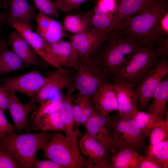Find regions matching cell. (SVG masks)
<instances>
[{
    "label": "cell",
    "mask_w": 168,
    "mask_h": 168,
    "mask_svg": "<svg viewBox=\"0 0 168 168\" xmlns=\"http://www.w3.org/2000/svg\"><path fill=\"white\" fill-rule=\"evenodd\" d=\"M147 157L161 168H168V139L148 147Z\"/></svg>",
    "instance_id": "29"
},
{
    "label": "cell",
    "mask_w": 168,
    "mask_h": 168,
    "mask_svg": "<svg viewBox=\"0 0 168 168\" xmlns=\"http://www.w3.org/2000/svg\"><path fill=\"white\" fill-rule=\"evenodd\" d=\"M168 74L167 58H161L147 76L133 89L138 97L140 108L145 110L163 79Z\"/></svg>",
    "instance_id": "8"
},
{
    "label": "cell",
    "mask_w": 168,
    "mask_h": 168,
    "mask_svg": "<svg viewBox=\"0 0 168 168\" xmlns=\"http://www.w3.org/2000/svg\"><path fill=\"white\" fill-rule=\"evenodd\" d=\"M62 97L55 99H48L40 105L34 111L32 117L34 125L42 116L59 111Z\"/></svg>",
    "instance_id": "30"
},
{
    "label": "cell",
    "mask_w": 168,
    "mask_h": 168,
    "mask_svg": "<svg viewBox=\"0 0 168 168\" xmlns=\"http://www.w3.org/2000/svg\"><path fill=\"white\" fill-rule=\"evenodd\" d=\"M9 11L7 15L10 26L16 23L34 29L33 21L36 14L35 6L31 5L27 0H9Z\"/></svg>",
    "instance_id": "17"
},
{
    "label": "cell",
    "mask_w": 168,
    "mask_h": 168,
    "mask_svg": "<svg viewBox=\"0 0 168 168\" xmlns=\"http://www.w3.org/2000/svg\"><path fill=\"white\" fill-rule=\"evenodd\" d=\"M75 90L71 86L67 93L62 97L59 111L64 124L66 137L68 138L77 137L80 135L79 131H73L74 124L72 94Z\"/></svg>",
    "instance_id": "23"
},
{
    "label": "cell",
    "mask_w": 168,
    "mask_h": 168,
    "mask_svg": "<svg viewBox=\"0 0 168 168\" xmlns=\"http://www.w3.org/2000/svg\"><path fill=\"white\" fill-rule=\"evenodd\" d=\"M49 44L61 67H66L75 68L78 57L70 41L61 40Z\"/></svg>",
    "instance_id": "21"
},
{
    "label": "cell",
    "mask_w": 168,
    "mask_h": 168,
    "mask_svg": "<svg viewBox=\"0 0 168 168\" xmlns=\"http://www.w3.org/2000/svg\"><path fill=\"white\" fill-rule=\"evenodd\" d=\"M113 154L108 168H137L142 157L134 149L127 147L121 148Z\"/></svg>",
    "instance_id": "24"
},
{
    "label": "cell",
    "mask_w": 168,
    "mask_h": 168,
    "mask_svg": "<svg viewBox=\"0 0 168 168\" xmlns=\"http://www.w3.org/2000/svg\"><path fill=\"white\" fill-rule=\"evenodd\" d=\"M16 30L21 34L36 53L45 62L56 69L63 70L59 65L49 44L32 29L25 25L12 24Z\"/></svg>",
    "instance_id": "11"
},
{
    "label": "cell",
    "mask_w": 168,
    "mask_h": 168,
    "mask_svg": "<svg viewBox=\"0 0 168 168\" xmlns=\"http://www.w3.org/2000/svg\"><path fill=\"white\" fill-rule=\"evenodd\" d=\"M109 33L93 28L87 32L68 35L67 37L72 44L78 58L86 60L90 58L108 40Z\"/></svg>",
    "instance_id": "9"
},
{
    "label": "cell",
    "mask_w": 168,
    "mask_h": 168,
    "mask_svg": "<svg viewBox=\"0 0 168 168\" xmlns=\"http://www.w3.org/2000/svg\"><path fill=\"white\" fill-rule=\"evenodd\" d=\"M36 8L46 15L57 17L58 16L57 8L51 0H33Z\"/></svg>",
    "instance_id": "36"
},
{
    "label": "cell",
    "mask_w": 168,
    "mask_h": 168,
    "mask_svg": "<svg viewBox=\"0 0 168 168\" xmlns=\"http://www.w3.org/2000/svg\"><path fill=\"white\" fill-rule=\"evenodd\" d=\"M4 112L0 109V140L15 130L13 126L7 120Z\"/></svg>",
    "instance_id": "39"
},
{
    "label": "cell",
    "mask_w": 168,
    "mask_h": 168,
    "mask_svg": "<svg viewBox=\"0 0 168 168\" xmlns=\"http://www.w3.org/2000/svg\"><path fill=\"white\" fill-rule=\"evenodd\" d=\"M91 58L96 63L108 81L113 80L133 55L142 47L116 30L109 33L108 40Z\"/></svg>",
    "instance_id": "2"
},
{
    "label": "cell",
    "mask_w": 168,
    "mask_h": 168,
    "mask_svg": "<svg viewBox=\"0 0 168 168\" xmlns=\"http://www.w3.org/2000/svg\"><path fill=\"white\" fill-rule=\"evenodd\" d=\"M8 44L12 51L24 62L29 65H41L40 59L42 58L17 31H11L8 36Z\"/></svg>",
    "instance_id": "18"
},
{
    "label": "cell",
    "mask_w": 168,
    "mask_h": 168,
    "mask_svg": "<svg viewBox=\"0 0 168 168\" xmlns=\"http://www.w3.org/2000/svg\"><path fill=\"white\" fill-rule=\"evenodd\" d=\"M4 24L10 26L8 20L7 14L0 13V32L1 31V26Z\"/></svg>",
    "instance_id": "45"
},
{
    "label": "cell",
    "mask_w": 168,
    "mask_h": 168,
    "mask_svg": "<svg viewBox=\"0 0 168 168\" xmlns=\"http://www.w3.org/2000/svg\"><path fill=\"white\" fill-rule=\"evenodd\" d=\"M159 26L161 30L165 35L168 34V11L161 18L159 21Z\"/></svg>",
    "instance_id": "44"
},
{
    "label": "cell",
    "mask_w": 168,
    "mask_h": 168,
    "mask_svg": "<svg viewBox=\"0 0 168 168\" xmlns=\"http://www.w3.org/2000/svg\"><path fill=\"white\" fill-rule=\"evenodd\" d=\"M42 150L44 158L64 168H91L94 164L85 159L79 152L77 137L67 138L61 133H55Z\"/></svg>",
    "instance_id": "4"
},
{
    "label": "cell",
    "mask_w": 168,
    "mask_h": 168,
    "mask_svg": "<svg viewBox=\"0 0 168 168\" xmlns=\"http://www.w3.org/2000/svg\"><path fill=\"white\" fill-rule=\"evenodd\" d=\"M10 91V100L8 110L17 129L24 130L29 133L30 130L28 121V117L32 111L38 108L36 103L30 100L23 104L18 99L16 93Z\"/></svg>",
    "instance_id": "16"
},
{
    "label": "cell",
    "mask_w": 168,
    "mask_h": 168,
    "mask_svg": "<svg viewBox=\"0 0 168 168\" xmlns=\"http://www.w3.org/2000/svg\"><path fill=\"white\" fill-rule=\"evenodd\" d=\"M113 136L111 153L127 147L137 152L142 148L147 136L133 119H125L118 116L109 117Z\"/></svg>",
    "instance_id": "6"
},
{
    "label": "cell",
    "mask_w": 168,
    "mask_h": 168,
    "mask_svg": "<svg viewBox=\"0 0 168 168\" xmlns=\"http://www.w3.org/2000/svg\"><path fill=\"white\" fill-rule=\"evenodd\" d=\"M74 102L80 105L82 108L81 125L85 128L89 119L96 114L92 107L90 97L78 93Z\"/></svg>",
    "instance_id": "34"
},
{
    "label": "cell",
    "mask_w": 168,
    "mask_h": 168,
    "mask_svg": "<svg viewBox=\"0 0 168 168\" xmlns=\"http://www.w3.org/2000/svg\"><path fill=\"white\" fill-rule=\"evenodd\" d=\"M86 133L100 139L107 145L111 152L112 129L109 117L96 114L87 121Z\"/></svg>",
    "instance_id": "19"
},
{
    "label": "cell",
    "mask_w": 168,
    "mask_h": 168,
    "mask_svg": "<svg viewBox=\"0 0 168 168\" xmlns=\"http://www.w3.org/2000/svg\"><path fill=\"white\" fill-rule=\"evenodd\" d=\"M89 0H54L53 2L57 9L66 13L78 8L82 4Z\"/></svg>",
    "instance_id": "38"
},
{
    "label": "cell",
    "mask_w": 168,
    "mask_h": 168,
    "mask_svg": "<svg viewBox=\"0 0 168 168\" xmlns=\"http://www.w3.org/2000/svg\"><path fill=\"white\" fill-rule=\"evenodd\" d=\"M2 4V7L6 9L9 7V0H1Z\"/></svg>",
    "instance_id": "46"
},
{
    "label": "cell",
    "mask_w": 168,
    "mask_h": 168,
    "mask_svg": "<svg viewBox=\"0 0 168 168\" xmlns=\"http://www.w3.org/2000/svg\"><path fill=\"white\" fill-rule=\"evenodd\" d=\"M75 69L77 73L71 87L78 94L90 97L104 82H109L95 61L78 59Z\"/></svg>",
    "instance_id": "7"
},
{
    "label": "cell",
    "mask_w": 168,
    "mask_h": 168,
    "mask_svg": "<svg viewBox=\"0 0 168 168\" xmlns=\"http://www.w3.org/2000/svg\"><path fill=\"white\" fill-rule=\"evenodd\" d=\"M35 20L37 25L36 32L43 37L49 27L52 19L39 12L38 13L36 14Z\"/></svg>",
    "instance_id": "37"
},
{
    "label": "cell",
    "mask_w": 168,
    "mask_h": 168,
    "mask_svg": "<svg viewBox=\"0 0 168 168\" xmlns=\"http://www.w3.org/2000/svg\"><path fill=\"white\" fill-rule=\"evenodd\" d=\"M81 153L93 162V168H108L110 151L106 144L98 138L85 134L79 141Z\"/></svg>",
    "instance_id": "12"
},
{
    "label": "cell",
    "mask_w": 168,
    "mask_h": 168,
    "mask_svg": "<svg viewBox=\"0 0 168 168\" xmlns=\"http://www.w3.org/2000/svg\"><path fill=\"white\" fill-rule=\"evenodd\" d=\"M156 48L142 47L120 69L114 78L113 82H121L133 87L139 84L161 58Z\"/></svg>",
    "instance_id": "5"
},
{
    "label": "cell",
    "mask_w": 168,
    "mask_h": 168,
    "mask_svg": "<svg viewBox=\"0 0 168 168\" xmlns=\"http://www.w3.org/2000/svg\"><path fill=\"white\" fill-rule=\"evenodd\" d=\"M34 168H64L63 166L51 160L35 161L33 166Z\"/></svg>",
    "instance_id": "41"
},
{
    "label": "cell",
    "mask_w": 168,
    "mask_h": 168,
    "mask_svg": "<svg viewBox=\"0 0 168 168\" xmlns=\"http://www.w3.org/2000/svg\"><path fill=\"white\" fill-rule=\"evenodd\" d=\"M148 112L161 119L166 114V105L168 100V77L166 76L155 91Z\"/></svg>",
    "instance_id": "27"
},
{
    "label": "cell",
    "mask_w": 168,
    "mask_h": 168,
    "mask_svg": "<svg viewBox=\"0 0 168 168\" xmlns=\"http://www.w3.org/2000/svg\"><path fill=\"white\" fill-rule=\"evenodd\" d=\"M63 25L58 21L52 19L49 27L43 38L49 44L57 42L67 37Z\"/></svg>",
    "instance_id": "33"
},
{
    "label": "cell",
    "mask_w": 168,
    "mask_h": 168,
    "mask_svg": "<svg viewBox=\"0 0 168 168\" xmlns=\"http://www.w3.org/2000/svg\"><path fill=\"white\" fill-rule=\"evenodd\" d=\"M34 125L35 129L41 132L63 131L65 129L59 111L42 117Z\"/></svg>",
    "instance_id": "28"
},
{
    "label": "cell",
    "mask_w": 168,
    "mask_h": 168,
    "mask_svg": "<svg viewBox=\"0 0 168 168\" xmlns=\"http://www.w3.org/2000/svg\"><path fill=\"white\" fill-rule=\"evenodd\" d=\"M137 168H161L157 163L147 156H142L138 166Z\"/></svg>",
    "instance_id": "42"
},
{
    "label": "cell",
    "mask_w": 168,
    "mask_h": 168,
    "mask_svg": "<svg viewBox=\"0 0 168 168\" xmlns=\"http://www.w3.org/2000/svg\"><path fill=\"white\" fill-rule=\"evenodd\" d=\"M10 100V91L0 84V109L8 110Z\"/></svg>",
    "instance_id": "40"
},
{
    "label": "cell",
    "mask_w": 168,
    "mask_h": 168,
    "mask_svg": "<svg viewBox=\"0 0 168 168\" xmlns=\"http://www.w3.org/2000/svg\"><path fill=\"white\" fill-rule=\"evenodd\" d=\"M132 119L142 132L148 136L153 128L162 120L148 112L139 111L137 112Z\"/></svg>",
    "instance_id": "31"
},
{
    "label": "cell",
    "mask_w": 168,
    "mask_h": 168,
    "mask_svg": "<svg viewBox=\"0 0 168 168\" xmlns=\"http://www.w3.org/2000/svg\"><path fill=\"white\" fill-rule=\"evenodd\" d=\"M30 65L9 50L6 44L0 49V76L27 68Z\"/></svg>",
    "instance_id": "26"
},
{
    "label": "cell",
    "mask_w": 168,
    "mask_h": 168,
    "mask_svg": "<svg viewBox=\"0 0 168 168\" xmlns=\"http://www.w3.org/2000/svg\"><path fill=\"white\" fill-rule=\"evenodd\" d=\"M48 80L38 71L6 78L3 86L8 91L22 93L33 98L40 92Z\"/></svg>",
    "instance_id": "10"
},
{
    "label": "cell",
    "mask_w": 168,
    "mask_h": 168,
    "mask_svg": "<svg viewBox=\"0 0 168 168\" xmlns=\"http://www.w3.org/2000/svg\"><path fill=\"white\" fill-rule=\"evenodd\" d=\"M74 123L76 126V131H78V128L81 125V121L82 114L81 106L78 104H76L73 105Z\"/></svg>",
    "instance_id": "43"
},
{
    "label": "cell",
    "mask_w": 168,
    "mask_h": 168,
    "mask_svg": "<svg viewBox=\"0 0 168 168\" xmlns=\"http://www.w3.org/2000/svg\"><path fill=\"white\" fill-rule=\"evenodd\" d=\"M53 131L20 133L14 132L0 139V146L11 152L24 168H32L37 152L48 142L55 133Z\"/></svg>",
    "instance_id": "3"
},
{
    "label": "cell",
    "mask_w": 168,
    "mask_h": 168,
    "mask_svg": "<svg viewBox=\"0 0 168 168\" xmlns=\"http://www.w3.org/2000/svg\"><path fill=\"white\" fill-rule=\"evenodd\" d=\"M92 10L91 22L93 28L107 33L117 29L118 25L113 14L105 11L96 4Z\"/></svg>",
    "instance_id": "25"
},
{
    "label": "cell",
    "mask_w": 168,
    "mask_h": 168,
    "mask_svg": "<svg viewBox=\"0 0 168 168\" xmlns=\"http://www.w3.org/2000/svg\"><path fill=\"white\" fill-rule=\"evenodd\" d=\"M92 107L96 114L107 116L118 111L117 93L112 83H103L90 97Z\"/></svg>",
    "instance_id": "14"
},
{
    "label": "cell",
    "mask_w": 168,
    "mask_h": 168,
    "mask_svg": "<svg viewBox=\"0 0 168 168\" xmlns=\"http://www.w3.org/2000/svg\"><path fill=\"white\" fill-rule=\"evenodd\" d=\"M167 11V0H157L147 11L123 20L115 30L142 47L156 48L165 38L159 21Z\"/></svg>",
    "instance_id": "1"
},
{
    "label": "cell",
    "mask_w": 168,
    "mask_h": 168,
    "mask_svg": "<svg viewBox=\"0 0 168 168\" xmlns=\"http://www.w3.org/2000/svg\"><path fill=\"white\" fill-rule=\"evenodd\" d=\"M2 7V4L1 1V0H0V7Z\"/></svg>",
    "instance_id": "48"
},
{
    "label": "cell",
    "mask_w": 168,
    "mask_h": 168,
    "mask_svg": "<svg viewBox=\"0 0 168 168\" xmlns=\"http://www.w3.org/2000/svg\"><path fill=\"white\" fill-rule=\"evenodd\" d=\"M5 44L4 41L2 40H0V49Z\"/></svg>",
    "instance_id": "47"
},
{
    "label": "cell",
    "mask_w": 168,
    "mask_h": 168,
    "mask_svg": "<svg viewBox=\"0 0 168 168\" xmlns=\"http://www.w3.org/2000/svg\"><path fill=\"white\" fill-rule=\"evenodd\" d=\"M112 83L116 92L119 115L123 119H132L138 111V97L133 87L119 82Z\"/></svg>",
    "instance_id": "15"
},
{
    "label": "cell",
    "mask_w": 168,
    "mask_h": 168,
    "mask_svg": "<svg viewBox=\"0 0 168 168\" xmlns=\"http://www.w3.org/2000/svg\"><path fill=\"white\" fill-rule=\"evenodd\" d=\"M24 168L9 151L0 146V168Z\"/></svg>",
    "instance_id": "35"
},
{
    "label": "cell",
    "mask_w": 168,
    "mask_h": 168,
    "mask_svg": "<svg viewBox=\"0 0 168 168\" xmlns=\"http://www.w3.org/2000/svg\"><path fill=\"white\" fill-rule=\"evenodd\" d=\"M156 0H121L113 13L118 26L125 19L149 10Z\"/></svg>",
    "instance_id": "20"
},
{
    "label": "cell",
    "mask_w": 168,
    "mask_h": 168,
    "mask_svg": "<svg viewBox=\"0 0 168 168\" xmlns=\"http://www.w3.org/2000/svg\"><path fill=\"white\" fill-rule=\"evenodd\" d=\"M92 9L86 12L69 14L65 17L63 26L65 30L74 34L85 32L93 28L91 22Z\"/></svg>",
    "instance_id": "22"
},
{
    "label": "cell",
    "mask_w": 168,
    "mask_h": 168,
    "mask_svg": "<svg viewBox=\"0 0 168 168\" xmlns=\"http://www.w3.org/2000/svg\"><path fill=\"white\" fill-rule=\"evenodd\" d=\"M48 80L42 88L33 98L30 100L35 103L41 104L52 96L59 93L64 88L69 89L72 82V79L64 70L56 69L47 73Z\"/></svg>",
    "instance_id": "13"
},
{
    "label": "cell",
    "mask_w": 168,
    "mask_h": 168,
    "mask_svg": "<svg viewBox=\"0 0 168 168\" xmlns=\"http://www.w3.org/2000/svg\"><path fill=\"white\" fill-rule=\"evenodd\" d=\"M150 145L162 142L168 139V115L165 119H162L152 129L148 136Z\"/></svg>",
    "instance_id": "32"
}]
</instances>
